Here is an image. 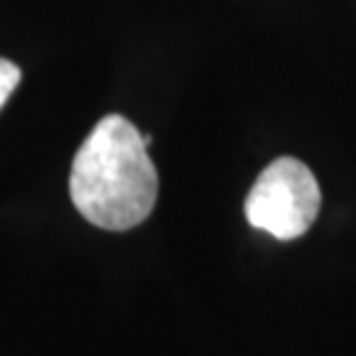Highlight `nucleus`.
<instances>
[{
  "label": "nucleus",
  "instance_id": "nucleus-2",
  "mask_svg": "<svg viewBox=\"0 0 356 356\" xmlns=\"http://www.w3.org/2000/svg\"><path fill=\"white\" fill-rule=\"evenodd\" d=\"M319 206L322 193L312 169L293 156H282L256 177L245 198V216L251 227L277 241H296L314 225Z\"/></svg>",
  "mask_w": 356,
  "mask_h": 356
},
{
  "label": "nucleus",
  "instance_id": "nucleus-1",
  "mask_svg": "<svg viewBox=\"0 0 356 356\" xmlns=\"http://www.w3.org/2000/svg\"><path fill=\"white\" fill-rule=\"evenodd\" d=\"M69 195L95 227L122 232L145 222L159 195V175L145 135L124 116H103L76 151Z\"/></svg>",
  "mask_w": 356,
  "mask_h": 356
},
{
  "label": "nucleus",
  "instance_id": "nucleus-3",
  "mask_svg": "<svg viewBox=\"0 0 356 356\" xmlns=\"http://www.w3.org/2000/svg\"><path fill=\"white\" fill-rule=\"evenodd\" d=\"M19 82H22V69L8 58H0V108L11 98L13 90L19 88Z\"/></svg>",
  "mask_w": 356,
  "mask_h": 356
}]
</instances>
